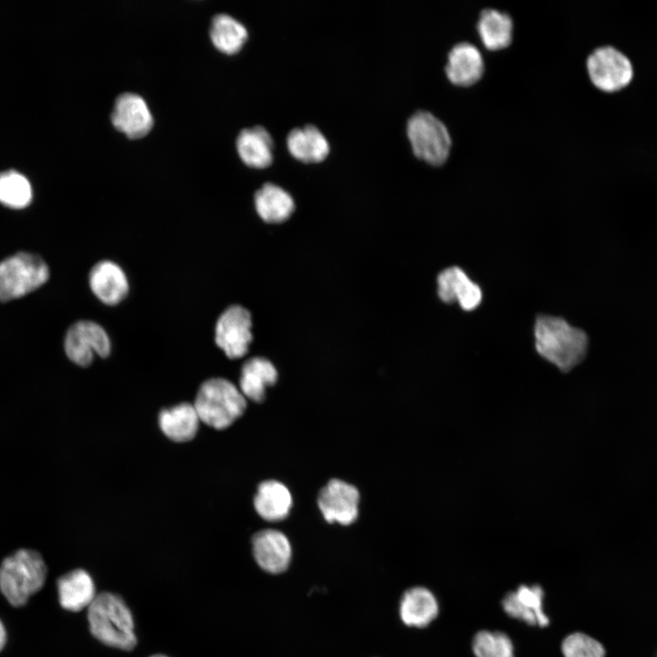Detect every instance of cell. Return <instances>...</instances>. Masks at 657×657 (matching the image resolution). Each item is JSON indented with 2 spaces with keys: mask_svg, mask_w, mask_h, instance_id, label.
I'll list each match as a JSON object with an SVG mask.
<instances>
[{
  "mask_svg": "<svg viewBox=\"0 0 657 657\" xmlns=\"http://www.w3.org/2000/svg\"><path fill=\"white\" fill-rule=\"evenodd\" d=\"M29 181L16 171L0 173V203L13 209L26 207L32 200Z\"/></svg>",
  "mask_w": 657,
  "mask_h": 657,
  "instance_id": "4316f807",
  "label": "cell"
},
{
  "mask_svg": "<svg viewBox=\"0 0 657 657\" xmlns=\"http://www.w3.org/2000/svg\"><path fill=\"white\" fill-rule=\"evenodd\" d=\"M7 640V633L3 621L0 620V652L4 649Z\"/></svg>",
  "mask_w": 657,
  "mask_h": 657,
  "instance_id": "f546056e",
  "label": "cell"
},
{
  "mask_svg": "<svg viewBox=\"0 0 657 657\" xmlns=\"http://www.w3.org/2000/svg\"><path fill=\"white\" fill-rule=\"evenodd\" d=\"M193 406L201 422L223 430L242 416L246 408V399L230 381L212 378L200 386Z\"/></svg>",
  "mask_w": 657,
  "mask_h": 657,
  "instance_id": "277c9868",
  "label": "cell"
},
{
  "mask_svg": "<svg viewBox=\"0 0 657 657\" xmlns=\"http://www.w3.org/2000/svg\"><path fill=\"white\" fill-rule=\"evenodd\" d=\"M444 72L450 83L468 88L479 82L485 72V61L480 50L472 43L455 44L447 54Z\"/></svg>",
  "mask_w": 657,
  "mask_h": 657,
  "instance_id": "7c38bea8",
  "label": "cell"
},
{
  "mask_svg": "<svg viewBox=\"0 0 657 657\" xmlns=\"http://www.w3.org/2000/svg\"><path fill=\"white\" fill-rule=\"evenodd\" d=\"M564 657H605L603 645L583 632H574L564 638L561 644Z\"/></svg>",
  "mask_w": 657,
  "mask_h": 657,
  "instance_id": "f1b7e54d",
  "label": "cell"
},
{
  "mask_svg": "<svg viewBox=\"0 0 657 657\" xmlns=\"http://www.w3.org/2000/svg\"><path fill=\"white\" fill-rule=\"evenodd\" d=\"M253 554L259 567L266 572L278 574L285 571L292 557V548L287 536L276 529H264L252 539Z\"/></svg>",
  "mask_w": 657,
  "mask_h": 657,
  "instance_id": "5bb4252c",
  "label": "cell"
},
{
  "mask_svg": "<svg viewBox=\"0 0 657 657\" xmlns=\"http://www.w3.org/2000/svg\"><path fill=\"white\" fill-rule=\"evenodd\" d=\"M64 349L72 362L80 367H88L95 355L106 358L110 354L111 342L108 333L99 323L79 320L68 329Z\"/></svg>",
  "mask_w": 657,
  "mask_h": 657,
  "instance_id": "ba28073f",
  "label": "cell"
},
{
  "mask_svg": "<svg viewBox=\"0 0 657 657\" xmlns=\"http://www.w3.org/2000/svg\"><path fill=\"white\" fill-rule=\"evenodd\" d=\"M359 502V490L339 479L330 480L318 497V506L325 520L343 526H349L357 519Z\"/></svg>",
  "mask_w": 657,
  "mask_h": 657,
  "instance_id": "30bf717a",
  "label": "cell"
},
{
  "mask_svg": "<svg viewBox=\"0 0 657 657\" xmlns=\"http://www.w3.org/2000/svg\"><path fill=\"white\" fill-rule=\"evenodd\" d=\"M586 69L592 85L606 93L617 92L628 87L634 77L630 58L610 45L591 51L586 59Z\"/></svg>",
  "mask_w": 657,
  "mask_h": 657,
  "instance_id": "52a82bcc",
  "label": "cell"
},
{
  "mask_svg": "<svg viewBox=\"0 0 657 657\" xmlns=\"http://www.w3.org/2000/svg\"><path fill=\"white\" fill-rule=\"evenodd\" d=\"M91 634L100 642L120 650L130 651L137 639L132 614L125 601L117 594H97L88 608Z\"/></svg>",
  "mask_w": 657,
  "mask_h": 657,
  "instance_id": "7a4b0ae2",
  "label": "cell"
},
{
  "mask_svg": "<svg viewBox=\"0 0 657 657\" xmlns=\"http://www.w3.org/2000/svg\"><path fill=\"white\" fill-rule=\"evenodd\" d=\"M200 422L193 404L188 402L164 409L159 414L162 432L169 439L178 443L188 442L194 438Z\"/></svg>",
  "mask_w": 657,
  "mask_h": 657,
  "instance_id": "cb8c5ba5",
  "label": "cell"
},
{
  "mask_svg": "<svg viewBox=\"0 0 657 657\" xmlns=\"http://www.w3.org/2000/svg\"><path fill=\"white\" fill-rule=\"evenodd\" d=\"M476 31L487 50L499 51L512 44L514 22L506 12L484 8L478 16Z\"/></svg>",
  "mask_w": 657,
  "mask_h": 657,
  "instance_id": "ac0fdd59",
  "label": "cell"
},
{
  "mask_svg": "<svg viewBox=\"0 0 657 657\" xmlns=\"http://www.w3.org/2000/svg\"><path fill=\"white\" fill-rule=\"evenodd\" d=\"M534 335L538 354L564 372L580 363L587 354L589 338L586 332L562 318L538 316Z\"/></svg>",
  "mask_w": 657,
  "mask_h": 657,
  "instance_id": "6da1fadb",
  "label": "cell"
},
{
  "mask_svg": "<svg viewBox=\"0 0 657 657\" xmlns=\"http://www.w3.org/2000/svg\"><path fill=\"white\" fill-rule=\"evenodd\" d=\"M276 381L277 370L273 363L262 357H253L241 369L239 390L245 399L261 402L265 399L266 388Z\"/></svg>",
  "mask_w": 657,
  "mask_h": 657,
  "instance_id": "7402d4cb",
  "label": "cell"
},
{
  "mask_svg": "<svg viewBox=\"0 0 657 657\" xmlns=\"http://www.w3.org/2000/svg\"><path fill=\"white\" fill-rule=\"evenodd\" d=\"M438 297L447 304L457 302L465 311L476 308L482 301V290L458 266L443 270L437 277Z\"/></svg>",
  "mask_w": 657,
  "mask_h": 657,
  "instance_id": "9a60e30c",
  "label": "cell"
},
{
  "mask_svg": "<svg viewBox=\"0 0 657 657\" xmlns=\"http://www.w3.org/2000/svg\"><path fill=\"white\" fill-rule=\"evenodd\" d=\"M255 206L258 215L266 223L277 224L292 214L295 203L283 188L266 182L255 193Z\"/></svg>",
  "mask_w": 657,
  "mask_h": 657,
  "instance_id": "d4e9b609",
  "label": "cell"
},
{
  "mask_svg": "<svg viewBox=\"0 0 657 657\" xmlns=\"http://www.w3.org/2000/svg\"><path fill=\"white\" fill-rule=\"evenodd\" d=\"M235 145L241 161L251 168L264 169L273 162V139L262 126L243 129Z\"/></svg>",
  "mask_w": 657,
  "mask_h": 657,
  "instance_id": "d6986e66",
  "label": "cell"
},
{
  "mask_svg": "<svg viewBox=\"0 0 657 657\" xmlns=\"http://www.w3.org/2000/svg\"><path fill=\"white\" fill-rule=\"evenodd\" d=\"M89 283L95 297L108 306L119 304L129 293L125 272L110 260H102L93 266L89 275Z\"/></svg>",
  "mask_w": 657,
  "mask_h": 657,
  "instance_id": "2e32d148",
  "label": "cell"
},
{
  "mask_svg": "<svg viewBox=\"0 0 657 657\" xmlns=\"http://www.w3.org/2000/svg\"><path fill=\"white\" fill-rule=\"evenodd\" d=\"M251 327L249 311L239 305L230 306L216 321L215 343L229 359L242 358L253 339Z\"/></svg>",
  "mask_w": 657,
  "mask_h": 657,
  "instance_id": "9c48e42d",
  "label": "cell"
},
{
  "mask_svg": "<svg viewBox=\"0 0 657 657\" xmlns=\"http://www.w3.org/2000/svg\"><path fill=\"white\" fill-rule=\"evenodd\" d=\"M292 495L281 482L267 480L262 482L254 498L257 514L265 520L277 522L285 519L292 507Z\"/></svg>",
  "mask_w": 657,
  "mask_h": 657,
  "instance_id": "603a6c76",
  "label": "cell"
},
{
  "mask_svg": "<svg viewBox=\"0 0 657 657\" xmlns=\"http://www.w3.org/2000/svg\"><path fill=\"white\" fill-rule=\"evenodd\" d=\"M61 607L69 611L88 609L97 596L91 576L82 568L62 575L57 582Z\"/></svg>",
  "mask_w": 657,
  "mask_h": 657,
  "instance_id": "e0dca14e",
  "label": "cell"
},
{
  "mask_svg": "<svg viewBox=\"0 0 657 657\" xmlns=\"http://www.w3.org/2000/svg\"><path fill=\"white\" fill-rule=\"evenodd\" d=\"M439 604L433 593L424 587H413L404 592L400 603V616L409 627L428 626L438 615Z\"/></svg>",
  "mask_w": 657,
  "mask_h": 657,
  "instance_id": "44dd1931",
  "label": "cell"
},
{
  "mask_svg": "<svg viewBox=\"0 0 657 657\" xmlns=\"http://www.w3.org/2000/svg\"><path fill=\"white\" fill-rule=\"evenodd\" d=\"M213 45L226 55L238 53L248 38L246 27L227 14L215 15L210 26Z\"/></svg>",
  "mask_w": 657,
  "mask_h": 657,
  "instance_id": "484cf974",
  "label": "cell"
},
{
  "mask_svg": "<svg viewBox=\"0 0 657 657\" xmlns=\"http://www.w3.org/2000/svg\"><path fill=\"white\" fill-rule=\"evenodd\" d=\"M47 573L40 553L30 548L17 549L0 565V591L12 606H24L42 589Z\"/></svg>",
  "mask_w": 657,
  "mask_h": 657,
  "instance_id": "3957f363",
  "label": "cell"
},
{
  "mask_svg": "<svg viewBox=\"0 0 657 657\" xmlns=\"http://www.w3.org/2000/svg\"><path fill=\"white\" fill-rule=\"evenodd\" d=\"M49 269L38 256L19 252L0 262V302L24 297L44 285Z\"/></svg>",
  "mask_w": 657,
  "mask_h": 657,
  "instance_id": "8992f818",
  "label": "cell"
},
{
  "mask_svg": "<svg viewBox=\"0 0 657 657\" xmlns=\"http://www.w3.org/2000/svg\"><path fill=\"white\" fill-rule=\"evenodd\" d=\"M287 147L292 157L305 163L324 161L330 150L327 138L311 124L290 130L287 137Z\"/></svg>",
  "mask_w": 657,
  "mask_h": 657,
  "instance_id": "ffe728a7",
  "label": "cell"
},
{
  "mask_svg": "<svg viewBox=\"0 0 657 657\" xmlns=\"http://www.w3.org/2000/svg\"><path fill=\"white\" fill-rule=\"evenodd\" d=\"M150 657H168V656L163 655V654H154V655H151V656H150Z\"/></svg>",
  "mask_w": 657,
  "mask_h": 657,
  "instance_id": "4dcf8cb0",
  "label": "cell"
},
{
  "mask_svg": "<svg viewBox=\"0 0 657 657\" xmlns=\"http://www.w3.org/2000/svg\"><path fill=\"white\" fill-rule=\"evenodd\" d=\"M544 590L539 585H520L502 600V608L510 617L531 626L546 627L549 619L543 604Z\"/></svg>",
  "mask_w": 657,
  "mask_h": 657,
  "instance_id": "4fadbf2b",
  "label": "cell"
},
{
  "mask_svg": "<svg viewBox=\"0 0 657 657\" xmlns=\"http://www.w3.org/2000/svg\"><path fill=\"white\" fill-rule=\"evenodd\" d=\"M110 120L113 126L129 139L144 137L153 126V117L146 101L131 92L117 97Z\"/></svg>",
  "mask_w": 657,
  "mask_h": 657,
  "instance_id": "8fae6325",
  "label": "cell"
},
{
  "mask_svg": "<svg viewBox=\"0 0 657 657\" xmlns=\"http://www.w3.org/2000/svg\"><path fill=\"white\" fill-rule=\"evenodd\" d=\"M472 650L475 657H515L509 636L502 631H480L473 639Z\"/></svg>",
  "mask_w": 657,
  "mask_h": 657,
  "instance_id": "83f0119b",
  "label": "cell"
},
{
  "mask_svg": "<svg viewBox=\"0 0 657 657\" xmlns=\"http://www.w3.org/2000/svg\"><path fill=\"white\" fill-rule=\"evenodd\" d=\"M406 133L415 157L433 166L448 160L453 145L445 124L426 110L414 112L408 120Z\"/></svg>",
  "mask_w": 657,
  "mask_h": 657,
  "instance_id": "5b68a950",
  "label": "cell"
}]
</instances>
